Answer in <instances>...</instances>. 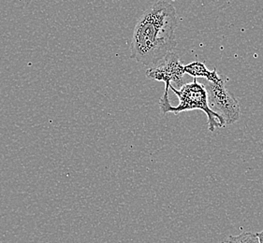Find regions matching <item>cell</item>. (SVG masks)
I'll use <instances>...</instances> for the list:
<instances>
[{
    "instance_id": "cell-1",
    "label": "cell",
    "mask_w": 263,
    "mask_h": 243,
    "mask_svg": "<svg viewBox=\"0 0 263 243\" xmlns=\"http://www.w3.org/2000/svg\"><path fill=\"white\" fill-rule=\"evenodd\" d=\"M178 16L174 6L159 0L139 18L130 44V57L148 69L157 67L177 45Z\"/></svg>"
},
{
    "instance_id": "cell-2",
    "label": "cell",
    "mask_w": 263,
    "mask_h": 243,
    "mask_svg": "<svg viewBox=\"0 0 263 243\" xmlns=\"http://www.w3.org/2000/svg\"><path fill=\"white\" fill-rule=\"evenodd\" d=\"M179 99V104L173 107L168 92H164V95L159 99L158 105L164 114L172 112L175 115L184 111L200 110L206 114L208 119V128L209 131L214 132L216 128L226 127L224 121L218 114L212 111L208 105V95L206 92L203 84L198 83L197 79H194L190 84H184L179 90L174 86L170 87Z\"/></svg>"
},
{
    "instance_id": "cell-3",
    "label": "cell",
    "mask_w": 263,
    "mask_h": 243,
    "mask_svg": "<svg viewBox=\"0 0 263 243\" xmlns=\"http://www.w3.org/2000/svg\"><path fill=\"white\" fill-rule=\"evenodd\" d=\"M208 95V105L211 110L218 114L225 126H230L240 119V104L234 95L227 89L226 79L220 83H203Z\"/></svg>"
},
{
    "instance_id": "cell-4",
    "label": "cell",
    "mask_w": 263,
    "mask_h": 243,
    "mask_svg": "<svg viewBox=\"0 0 263 243\" xmlns=\"http://www.w3.org/2000/svg\"><path fill=\"white\" fill-rule=\"evenodd\" d=\"M184 65L181 63L178 55L175 53H170L157 67L146 70L148 79L165 83V92H168L173 85L180 89L184 85Z\"/></svg>"
},
{
    "instance_id": "cell-5",
    "label": "cell",
    "mask_w": 263,
    "mask_h": 243,
    "mask_svg": "<svg viewBox=\"0 0 263 243\" xmlns=\"http://www.w3.org/2000/svg\"><path fill=\"white\" fill-rule=\"evenodd\" d=\"M184 73L192 76L194 79L203 78L211 83H220L224 79L222 76L218 75L216 69L210 71L206 68L205 65L200 62H192L186 66H184Z\"/></svg>"
},
{
    "instance_id": "cell-6",
    "label": "cell",
    "mask_w": 263,
    "mask_h": 243,
    "mask_svg": "<svg viewBox=\"0 0 263 243\" xmlns=\"http://www.w3.org/2000/svg\"><path fill=\"white\" fill-rule=\"evenodd\" d=\"M228 242L230 243H259L257 234L253 233H242L239 236L229 237Z\"/></svg>"
},
{
    "instance_id": "cell-7",
    "label": "cell",
    "mask_w": 263,
    "mask_h": 243,
    "mask_svg": "<svg viewBox=\"0 0 263 243\" xmlns=\"http://www.w3.org/2000/svg\"><path fill=\"white\" fill-rule=\"evenodd\" d=\"M257 236L258 238V242L263 243V230L261 232L257 233Z\"/></svg>"
},
{
    "instance_id": "cell-8",
    "label": "cell",
    "mask_w": 263,
    "mask_h": 243,
    "mask_svg": "<svg viewBox=\"0 0 263 243\" xmlns=\"http://www.w3.org/2000/svg\"><path fill=\"white\" fill-rule=\"evenodd\" d=\"M222 243H230V242H228V241H227V242H222Z\"/></svg>"
}]
</instances>
